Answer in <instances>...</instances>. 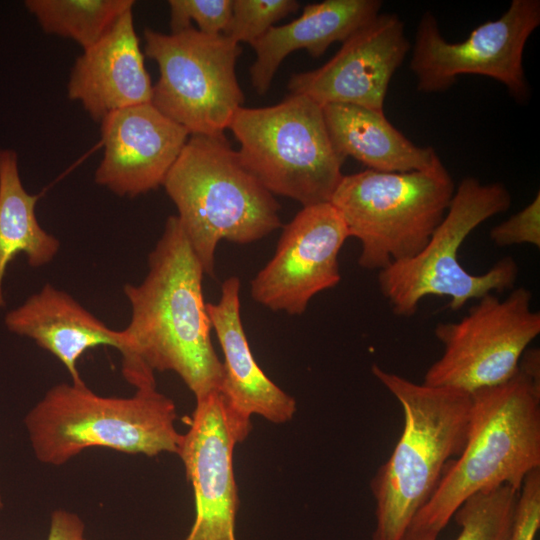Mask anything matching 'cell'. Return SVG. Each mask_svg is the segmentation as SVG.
<instances>
[{"mask_svg":"<svg viewBox=\"0 0 540 540\" xmlns=\"http://www.w3.org/2000/svg\"><path fill=\"white\" fill-rule=\"evenodd\" d=\"M204 275L176 215L169 216L145 278L123 286L131 318L121 370L135 389L156 388L154 373L172 371L196 400L219 391L223 368L212 345Z\"/></svg>","mask_w":540,"mask_h":540,"instance_id":"1","label":"cell"},{"mask_svg":"<svg viewBox=\"0 0 540 540\" xmlns=\"http://www.w3.org/2000/svg\"><path fill=\"white\" fill-rule=\"evenodd\" d=\"M470 395L463 450L448 462L402 540H437L466 499L502 485L520 491L526 476L540 468V381L518 368L504 383Z\"/></svg>","mask_w":540,"mask_h":540,"instance_id":"2","label":"cell"},{"mask_svg":"<svg viewBox=\"0 0 540 540\" xmlns=\"http://www.w3.org/2000/svg\"><path fill=\"white\" fill-rule=\"evenodd\" d=\"M374 377L403 411V430L370 481L375 502L372 540H402L435 492L448 462L460 455L469 427L470 393L415 383L377 364Z\"/></svg>","mask_w":540,"mask_h":540,"instance_id":"3","label":"cell"},{"mask_svg":"<svg viewBox=\"0 0 540 540\" xmlns=\"http://www.w3.org/2000/svg\"><path fill=\"white\" fill-rule=\"evenodd\" d=\"M162 186L210 277L220 240L249 244L281 226L278 202L243 165L224 134L190 135Z\"/></svg>","mask_w":540,"mask_h":540,"instance_id":"4","label":"cell"},{"mask_svg":"<svg viewBox=\"0 0 540 540\" xmlns=\"http://www.w3.org/2000/svg\"><path fill=\"white\" fill-rule=\"evenodd\" d=\"M176 419L175 403L156 388L136 389L130 397H106L84 381H71L51 387L24 423L35 457L60 466L96 447L149 457L178 454L182 434Z\"/></svg>","mask_w":540,"mask_h":540,"instance_id":"5","label":"cell"},{"mask_svg":"<svg viewBox=\"0 0 540 540\" xmlns=\"http://www.w3.org/2000/svg\"><path fill=\"white\" fill-rule=\"evenodd\" d=\"M511 202V194L502 183L462 179L425 247L417 255L379 271V288L392 312L412 317L427 296L449 297V308L458 311L469 300L512 289L519 272L512 257L500 259L482 274L469 273L458 260L459 249L469 234L487 219L507 211Z\"/></svg>","mask_w":540,"mask_h":540,"instance_id":"6","label":"cell"},{"mask_svg":"<svg viewBox=\"0 0 540 540\" xmlns=\"http://www.w3.org/2000/svg\"><path fill=\"white\" fill-rule=\"evenodd\" d=\"M454 191V181L438 159L423 170L366 169L343 175L330 203L342 217L349 237L361 244L359 266L380 271L425 247Z\"/></svg>","mask_w":540,"mask_h":540,"instance_id":"7","label":"cell"},{"mask_svg":"<svg viewBox=\"0 0 540 540\" xmlns=\"http://www.w3.org/2000/svg\"><path fill=\"white\" fill-rule=\"evenodd\" d=\"M229 129L240 143L243 165L270 193L303 207L330 202L345 159L330 140L318 103L290 94L273 106L241 107Z\"/></svg>","mask_w":540,"mask_h":540,"instance_id":"8","label":"cell"},{"mask_svg":"<svg viewBox=\"0 0 540 540\" xmlns=\"http://www.w3.org/2000/svg\"><path fill=\"white\" fill-rule=\"evenodd\" d=\"M144 40L159 69L151 103L190 135L224 134L244 102L235 73L240 44L192 25L170 34L146 28Z\"/></svg>","mask_w":540,"mask_h":540,"instance_id":"9","label":"cell"},{"mask_svg":"<svg viewBox=\"0 0 540 540\" xmlns=\"http://www.w3.org/2000/svg\"><path fill=\"white\" fill-rule=\"evenodd\" d=\"M531 302L532 293L524 287L502 300L490 293L459 321L438 323L434 334L443 353L422 383L471 394L509 380L540 333V313L532 310Z\"/></svg>","mask_w":540,"mask_h":540,"instance_id":"10","label":"cell"},{"mask_svg":"<svg viewBox=\"0 0 540 540\" xmlns=\"http://www.w3.org/2000/svg\"><path fill=\"white\" fill-rule=\"evenodd\" d=\"M539 25V0H513L500 18L477 26L464 41L451 43L442 36L435 16L423 13L410 61L417 90L442 92L460 75L472 74L497 80L517 102H527L530 88L523 53Z\"/></svg>","mask_w":540,"mask_h":540,"instance_id":"11","label":"cell"},{"mask_svg":"<svg viewBox=\"0 0 540 540\" xmlns=\"http://www.w3.org/2000/svg\"><path fill=\"white\" fill-rule=\"evenodd\" d=\"M347 238V227L330 202L304 206L252 279L251 297L272 311L301 315L316 294L340 282L338 255Z\"/></svg>","mask_w":540,"mask_h":540,"instance_id":"12","label":"cell"},{"mask_svg":"<svg viewBox=\"0 0 540 540\" xmlns=\"http://www.w3.org/2000/svg\"><path fill=\"white\" fill-rule=\"evenodd\" d=\"M247 436L228 416L218 392L199 400L178 451L192 485L195 518L184 540H238L239 497L233 452Z\"/></svg>","mask_w":540,"mask_h":540,"instance_id":"13","label":"cell"},{"mask_svg":"<svg viewBox=\"0 0 540 540\" xmlns=\"http://www.w3.org/2000/svg\"><path fill=\"white\" fill-rule=\"evenodd\" d=\"M342 43L321 67L292 75L290 94L322 107L350 104L384 111L389 83L410 50L404 22L396 14L379 13Z\"/></svg>","mask_w":540,"mask_h":540,"instance_id":"14","label":"cell"},{"mask_svg":"<svg viewBox=\"0 0 540 540\" xmlns=\"http://www.w3.org/2000/svg\"><path fill=\"white\" fill-rule=\"evenodd\" d=\"M100 124L104 152L95 182L120 197L162 186L190 136L152 103L114 111Z\"/></svg>","mask_w":540,"mask_h":540,"instance_id":"15","label":"cell"},{"mask_svg":"<svg viewBox=\"0 0 540 540\" xmlns=\"http://www.w3.org/2000/svg\"><path fill=\"white\" fill-rule=\"evenodd\" d=\"M240 287L238 277L227 278L218 302L207 303V312L224 356L218 393L228 416L248 436L252 415L286 423L296 412V402L264 373L252 354L241 320Z\"/></svg>","mask_w":540,"mask_h":540,"instance_id":"16","label":"cell"},{"mask_svg":"<svg viewBox=\"0 0 540 540\" xmlns=\"http://www.w3.org/2000/svg\"><path fill=\"white\" fill-rule=\"evenodd\" d=\"M76 59L67 84L68 97L78 101L92 119L151 103L153 85L135 31L132 9Z\"/></svg>","mask_w":540,"mask_h":540,"instance_id":"17","label":"cell"},{"mask_svg":"<svg viewBox=\"0 0 540 540\" xmlns=\"http://www.w3.org/2000/svg\"><path fill=\"white\" fill-rule=\"evenodd\" d=\"M13 333L32 339L56 357L72 382L83 381L78 361L88 350L111 346L121 353L126 346L123 330H113L83 307L69 293L44 285L5 317Z\"/></svg>","mask_w":540,"mask_h":540,"instance_id":"18","label":"cell"},{"mask_svg":"<svg viewBox=\"0 0 540 540\" xmlns=\"http://www.w3.org/2000/svg\"><path fill=\"white\" fill-rule=\"evenodd\" d=\"M381 7L380 0H325L305 6L301 16L288 24L272 26L250 44L256 53L250 68L252 86L265 94L286 56L299 49L322 56L332 43L344 42L375 18Z\"/></svg>","mask_w":540,"mask_h":540,"instance_id":"19","label":"cell"},{"mask_svg":"<svg viewBox=\"0 0 540 540\" xmlns=\"http://www.w3.org/2000/svg\"><path fill=\"white\" fill-rule=\"evenodd\" d=\"M325 125L337 153L381 172L404 173L431 167L439 158L420 147L387 119L384 111L350 104L323 106Z\"/></svg>","mask_w":540,"mask_h":540,"instance_id":"20","label":"cell"},{"mask_svg":"<svg viewBox=\"0 0 540 540\" xmlns=\"http://www.w3.org/2000/svg\"><path fill=\"white\" fill-rule=\"evenodd\" d=\"M37 195L22 185L17 154L0 150V307L5 305L3 279L7 265L18 254H24L32 267L50 263L57 255L60 242L46 232L36 217Z\"/></svg>","mask_w":540,"mask_h":540,"instance_id":"21","label":"cell"},{"mask_svg":"<svg viewBox=\"0 0 540 540\" xmlns=\"http://www.w3.org/2000/svg\"><path fill=\"white\" fill-rule=\"evenodd\" d=\"M133 5V0L25 1L44 32L70 38L83 50L97 43Z\"/></svg>","mask_w":540,"mask_h":540,"instance_id":"22","label":"cell"},{"mask_svg":"<svg viewBox=\"0 0 540 540\" xmlns=\"http://www.w3.org/2000/svg\"><path fill=\"white\" fill-rule=\"evenodd\" d=\"M519 491L502 485L478 492L457 509L455 540H510Z\"/></svg>","mask_w":540,"mask_h":540,"instance_id":"23","label":"cell"},{"mask_svg":"<svg viewBox=\"0 0 540 540\" xmlns=\"http://www.w3.org/2000/svg\"><path fill=\"white\" fill-rule=\"evenodd\" d=\"M295 0H234L227 37L252 44L274 23L299 9Z\"/></svg>","mask_w":540,"mask_h":540,"instance_id":"24","label":"cell"},{"mask_svg":"<svg viewBox=\"0 0 540 540\" xmlns=\"http://www.w3.org/2000/svg\"><path fill=\"white\" fill-rule=\"evenodd\" d=\"M170 26L178 32L194 21L198 31L217 35L224 34L232 15L233 0H170Z\"/></svg>","mask_w":540,"mask_h":540,"instance_id":"25","label":"cell"},{"mask_svg":"<svg viewBox=\"0 0 540 540\" xmlns=\"http://www.w3.org/2000/svg\"><path fill=\"white\" fill-rule=\"evenodd\" d=\"M498 247L531 244L540 247V194L522 210L494 226L489 233Z\"/></svg>","mask_w":540,"mask_h":540,"instance_id":"26","label":"cell"},{"mask_svg":"<svg viewBox=\"0 0 540 540\" xmlns=\"http://www.w3.org/2000/svg\"><path fill=\"white\" fill-rule=\"evenodd\" d=\"M540 527V468L530 472L518 494L510 540H535Z\"/></svg>","mask_w":540,"mask_h":540,"instance_id":"27","label":"cell"},{"mask_svg":"<svg viewBox=\"0 0 540 540\" xmlns=\"http://www.w3.org/2000/svg\"><path fill=\"white\" fill-rule=\"evenodd\" d=\"M85 525L75 513L64 509L52 512L47 540H84Z\"/></svg>","mask_w":540,"mask_h":540,"instance_id":"28","label":"cell"},{"mask_svg":"<svg viewBox=\"0 0 540 540\" xmlns=\"http://www.w3.org/2000/svg\"><path fill=\"white\" fill-rule=\"evenodd\" d=\"M2 506H3V501H2V498L0 496V508H2Z\"/></svg>","mask_w":540,"mask_h":540,"instance_id":"29","label":"cell"},{"mask_svg":"<svg viewBox=\"0 0 540 540\" xmlns=\"http://www.w3.org/2000/svg\"><path fill=\"white\" fill-rule=\"evenodd\" d=\"M84 540H86V538Z\"/></svg>","mask_w":540,"mask_h":540,"instance_id":"30","label":"cell"}]
</instances>
